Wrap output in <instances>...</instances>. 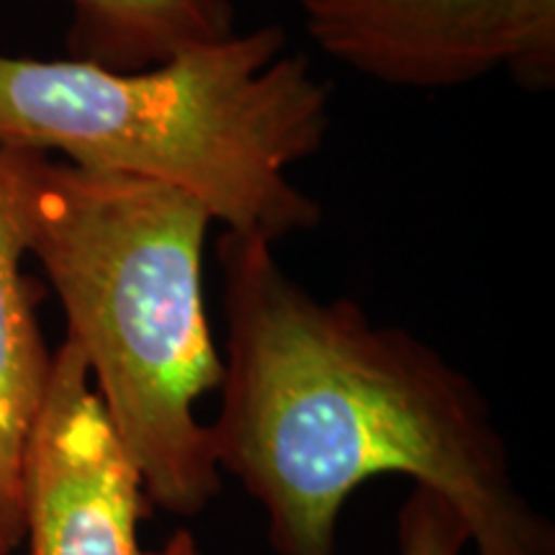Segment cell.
Returning a JSON list of instances; mask_svg holds the SVG:
<instances>
[{
  "instance_id": "1",
  "label": "cell",
  "mask_w": 555,
  "mask_h": 555,
  "mask_svg": "<svg viewBox=\"0 0 555 555\" xmlns=\"http://www.w3.org/2000/svg\"><path fill=\"white\" fill-rule=\"evenodd\" d=\"M217 253L227 347L208 429L219 470L266 506L278 555H335L347 496L384 474L448 499L478 555H555L466 373L358 304L309 294L266 240L224 232Z\"/></svg>"
},
{
  "instance_id": "2",
  "label": "cell",
  "mask_w": 555,
  "mask_h": 555,
  "mask_svg": "<svg viewBox=\"0 0 555 555\" xmlns=\"http://www.w3.org/2000/svg\"><path fill=\"white\" fill-rule=\"evenodd\" d=\"M26 247L150 504L196 517L219 494L196 404L221 386L204 296L206 208L176 189L5 150Z\"/></svg>"
},
{
  "instance_id": "3",
  "label": "cell",
  "mask_w": 555,
  "mask_h": 555,
  "mask_svg": "<svg viewBox=\"0 0 555 555\" xmlns=\"http://www.w3.org/2000/svg\"><path fill=\"white\" fill-rule=\"evenodd\" d=\"M281 26L142 69L0 54V147L176 189L227 234L278 245L322 224L291 170L324 144L330 88Z\"/></svg>"
},
{
  "instance_id": "4",
  "label": "cell",
  "mask_w": 555,
  "mask_h": 555,
  "mask_svg": "<svg viewBox=\"0 0 555 555\" xmlns=\"http://www.w3.org/2000/svg\"><path fill=\"white\" fill-rule=\"evenodd\" d=\"M314 44L397 88H455L506 69L555 82V0H294Z\"/></svg>"
},
{
  "instance_id": "5",
  "label": "cell",
  "mask_w": 555,
  "mask_h": 555,
  "mask_svg": "<svg viewBox=\"0 0 555 555\" xmlns=\"http://www.w3.org/2000/svg\"><path fill=\"white\" fill-rule=\"evenodd\" d=\"M142 478L124 453L78 345L65 339L24 455L31 555H144Z\"/></svg>"
},
{
  "instance_id": "6",
  "label": "cell",
  "mask_w": 555,
  "mask_h": 555,
  "mask_svg": "<svg viewBox=\"0 0 555 555\" xmlns=\"http://www.w3.org/2000/svg\"><path fill=\"white\" fill-rule=\"evenodd\" d=\"M26 255L29 247L0 152V530L13 547L24 540L26 442L54 358L41 337L37 298L21 268Z\"/></svg>"
},
{
  "instance_id": "7",
  "label": "cell",
  "mask_w": 555,
  "mask_h": 555,
  "mask_svg": "<svg viewBox=\"0 0 555 555\" xmlns=\"http://www.w3.org/2000/svg\"><path fill=\"white\" fill-rule=\"evenodd\" d=\"M80 60L142 69L234 31L229 0H69Z\"/></svg>"
},
{
  "instance_id": "8",
  "label": "cell",
  "mask_w": 555,
  "mask_h": 555,
  "mask_svg": "<svg viewBox=\"0 0 555 555\" xmlns=\"http://www.w3.org/2000/svg\"><path fill=\"white\" fill-rule=\"evenodd\" d=\"M470 543L453 504L427 486H414L399 509V555H461Z\"/></svg>"
},
{
  "instance_id": "9",
  "label": "cell",
  "mask_w": 555,
  "mask_h": 555,
  "mask_svg": "<svg viewBox=\"0 0 555 555\" xmlns=\"http://www.w3.org/2000/svg\"><path fill=\"white\" fill-rule=\"evenodd\" d=\"M11 551H13V545L9 543V538L3 535V530H0V555H11Z\"/></svg>"
}]
</instances>
